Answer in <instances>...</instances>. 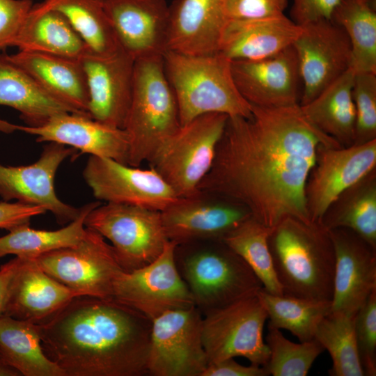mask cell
Instances as JSON below:
<instances>
[{
  "label": "cell",
  "mask_w": 376,
  "mask_h": 376,
  "mask_svg": "<svg viewBox=\"0 0 376 376\" xmlns=\"http://www.w3.org/2000/svg\"><path fill=\"white\" fill-rule=\"evenodd\" d=\"M251 106L250 118L228 117L199 191L242 205L269 228L288 216L311 222L305 188L318 148L342 146L311 124L299 104Z\"/></svg>",
  "instance_id": "6da1fadb"
},
{
  "label": "cell",
  "mask_w": 376,
  "mask_h": 376,
  "mask_svg": "<svg viewBox=\"0 0 376 376\" xmlns=\"http://www.w3.org/2000/svg\"><path fill=\"white\" fill-rule=\"evenodd\" d=\"M151 324L113 298L80 295L38 326L45 353L65 376H142Z\"/></svg>",
  "instance_id": "7a4b0ae2"
},
{
  "label": "cell",
  "mask_w": 376,
  "mask_h": 376,
  "mask_svg": "<svg viewBox=\"0 0 376 376\" xmlns=\"http://www.w3.org/2000/svg\"><path fill=\"white\" fill-rule=\"evenodd\" d=\"M269 246L283 295L331 301L335 253L327 228L285 217L272 228Z\"/></svg>",
  "instance_id": "3957f363"
},
{
  "label": "cell",
  "mask_w": 376,
  "mask_h": 376,
  "mask_svg": "<svg viewBox=\"0 0 376 376\" xmlns=\"http://www.w3.org/2000/svg\"><path fill=\"white\" fill-rule=\"evenodd\" d=\"M162 59L181 125L212 113L251 117V106L234 82L231 61L219 52L191 55L167 50Z\"/></svg>",
  "instance_id": "277c9868"
},
{
  "label": "cell",
  "mask_w": 376,
  "mask_h": 376,
  "mask_svg": "<svg viewBox=\"0 0 376 376\" xmlns=\"http://www.w3.org/2000/svg\"><path fill=\"white\" fill-rule=\"evenodd\" d=\"M175 262L203 315L256 295L263 288L249 266L221 240L178 244Z\"/></svg>",
  "instance_id": "5b68a950"
},
{
  "label": "cell",
  "mask_w": 376,
  "mask_h": 376,
  "mask_svg": "<svg viewBox=\"0 0 376 376\" xmlns=\"http://www.w3.org/2000/svg\"><path fill=\"white\" fill-rule=\"evenodd\" d=\"M162 58L135 61L132 100L123 128L129 139L130 166L149 162L181 125Z\"/></svg>",
  "instance_id": "8992f818"
},
{
  "label": "cell",
  "mask_w": 376,
  "mask_h": 376,
  "mask_svg": "<svg viewBox=\"0 0 376 376\" xmlns=\"http://www.w3.org/2000/svg\"><path fill=\"white\" fill-rule=\"evenodd\" d=\"M228 118L207 113L180 125L149 162L178 197L201 192L199 185L212 166Z\"/></svg>",
  "instance_id": "52a82bcc"
},
{
  "label": "cell",
  "mask_w": 376,
  "mask_h": 376,
  "mask_svg": "<svg viewBox=\"0 0 376 376\" xmlns=\"http://www.w3.org/2000/svg\"><path fill=\"white\" fill-rule=\"evenodd\" d=\"M84 226L111 243L125 272L152 262L169 241L161 212L138 205L100 203L87 214Z\"/></svg>",
  "instance_id": "ba28073f"
},
{
  "label": "cell",
  "mask_w": 376,
  "mask_h": 376,
  "mask_svg": "<svg viewBox=\"0 0 376 376\" xmlns=\"http://www.w3.org/2000/svg\"><path fill=\"white\" fill-rule=\"evenodd\" d=\"M267 319L257 294L204 314L202 338L208 364L242 357L265 367L269 357L263 336Z\"/></svg>",
  "instance_id": "9c48e42d"
},
{
  "label": "cell",
  "mask_w": 376,
  "mask_h": 376,
  "mask_svg": "<svg viewBox=\"0 0 376 376\" xmlns=\"http://www.w3.org/2000/svg\"><path fill=\"white\" fill-rule=\"evenodd\" d=\"M86 228L85 235L77 244L33 259L52 278L82 295L112 298L113 283L125 271L106 239Z\"/></svg>",
  "instance_id": "30bf717a"
},
{
  "label": "cell",
  "mask_w": 376,
  "mask_h": 376,
  "mask_svg": "<svg viewBox=\"0 0 376 376\" xmlns=\"http://www.w3.org/2000/svg\"><path fill=\"white\" fill-rule=\"evenodd\" d=\"M203 315L196 306L165 312L152 320L148 375L202 376L208 362Z\"/></svg>",
  "instance_id": "8fae6325"
},
{
  "label": "cell",
  "mask_w": 376,
  "mask_h": 376,
  "mask_svg": "<svg viewBox=\"0 0 376 376\" xmlns=\"http://www.w3.org/2000/svg\"><path fill=\"white\" fill-rule=\"evenodd\" d=\"M176 246L169 241L160 255L148 265L121 272L113 283L112 298L151 321L166 311L195 306L175 265Z\"/></svg>",
  "instance_id": "7c38bea8"
},
{
  "label": "cell",
  "mask_w": 376,
  "mask_h": 376,
  "mask_svg": "<svg viewBox=\"0 0 376 376\" xmlns=\"http://www.w3.org/2000/svg\"><path fill=\"white\" fill-rule=\"evenodd\" d=\"M83 177L93 196L106 203L162 211L179 197L152 167L148 169L90 155Z\"/></svg>",
  "instance_id": "4fadbf2b"
},
{
  "label": "cell",
  "mask_w": 376,
  "mask_h": 376,
  "mask_svg": "<svg viewBox=\"0 0 376 376\" xmlns=\"http://www.w3.org/2000/svg\"><path fill=\"white\" fill-rule=\"evenodd\" d=\"M301 26L292 46L299 61L303 105L351 68L352 49L344 29L331 19Z\"/></svg>",
  "instance_id": "5bb4252c"
},
{
  "label": "cell",
  "mask_w": 376,
  "mask_h": 376,
  "mask_svg": "<svg viewBox=\"0 0 376 376\" xmlns=\"http://www.w3.org/2000/svg\"><path fill=\"white\" fill-rule=\"evenodd\" d=\"M374 169L376 139L349 147L319 145L305 188L311 221L320 223L340 194Z\"/></svg>",
  "instance_id": "9a60e30c"
},
{
  "label": "cell",
  "mask_w": 376,
  "mask_h": 376,
  "mask_svg": "<svg viewBox=\"0 0 376 376\" xmlns=\"http://www.w3.org/2000/svg\"><path fill=\"white\" fill-rule=\"evenodd\" d=\"M38 159L29 165L11 166L0 164V196L4 201H17L43 207L61 225L75 220L81 207L63 203L56 196L54 178L61 164L77 150L47 142Z\"/></svg>",
  "instance_id": "2e32d148"
},
{
  "label": "cell",
  "mask_w": 376,
  "mask_h": 376,
  "mask_svg": "<svg viewBox=\"0 0 376 376\" xmlns=\"http://www.w3.org/2000/svg\"><path fill=\"white\" fill-rule=\"evenodd\" d=\"M204 193L179 197L161 211L169 241L182 244L196 241L222 240L251 215L242 205L221 196Z\"/></svg>",
  "instance_id": "e0dca14e"
},
{
  "label": "cell",
  "mask_w": 376,
  "mask_h": 376,
  "mask_svg": "<svg viewBox=\"0 0 376 376\" xmlns=\"http://www.w3.org/2000/svg\"><path fill=\"white\" fill-rule=\"evenodd\" d=\"M14 130L36 136L37 142L58 143L79 150L81 153L127 164L129 139L125 130L86 115L59 113L37 127L13 125L0 120V131Z\"/></svg>",
  "instance_id": "ac0fdd59"
},
{
  "label": "cell",
  "mask_w": 376,
  "mask_h": 376,
  "mask_svg": "<svg viewBox=\"0 0 376 376\" xmlns=\"http://www.w3.org/2000/svg\"><path fill=\"white\" fill-rule=\"evenodd\" d=\"M231 72L237 90L251 105L271 108L299 104L301 79L292 45L264 58L231 61Z\"/></svg>",
  "instance_id": "d6986e66"
},
{
  "label": "cell",
  "mask_w": 376,
  "mask_h": 376,
  "mask_svg": "<svg viewBox=\"0 0 376 376\" xmlns=\"http://www.w3.org/2000/svg\"><path fill=\"white\" fill-rule=\"evenodd\" d=\"M80 61L88 86V115L123 129L132 100L135 60L120 47L107 56L88 52Z\"/></svg>",
  "instance_id": "ffe728a7"
},
{
  "label": "cell",
  "mask_w": 376,
  "mask_h": 376,
  "mask_svg": "<svg viewBox=\"0 0 376 376\" xmlns=\"http://www.w3.org/2000/svg\"><path fill=\"white\" fill-rule=\"evenodd\" d=\"M328 230L335 253L331 311L354 316L376 290V248L350 229Z\"/></svg>",
  "instance_id": "44dd1931"
},
{
  "label": "cell",
  "mask_w": 376,
  "mask_h": 376,
  "mask_svg": "<svg viewBox=\"0 0 376 376\" xmlns=\"http://www.w3.org/2000/svg\"><path fill=\"white\" fill-rule=\"evenodd\" d=\"M119 47L135 61L166 51L169 5L165 0H104Z\"/></svg>",
  "instance_id": "7402d4cb"
},
{
  "label": "cell",
  "mask_w": 376,
  "mask_h": 376,
  "mask_svg": "<svg viewBox=\"0 0 376 376\" xmlns=\"http://www.w3.org/2000/svg\"><path fill=\"white\" fill-rule=\"evenodd\" d=\"M227 21L224 0H174L169 5L166 51L217 53Z\"/></svg>",
  "instance_id": "603a6c76"
},
{
  "label": "cell",
  "mask_w": 376,
  "mask_h": 376,
  "mask_svg": "<svg viewBox=\"0 0 376 376\" xmlns=\"http://www.w3.org/2000/svg\"><path fill=\"white\" fill-rule=\"evenodd\" d=\"M80 295L47 274L34 259L21 258L4 315L40 324Z\"/></svg>",
  "instance_id": "cb8c5ba5"
},
{
  "label": "cell",
  "mask_w": 376,
  "mask_h": 376,
  "mask_svg": "<svg viewBox=\"0 0 376 376\" xmlns=\"http://www.w3.org/2000/svg\"><path fill=\"white\" fill-rule=\"evenodd\" d=\"M301 31V26L284 14L228 19L221 35L218 52L230 61L264 58L292 45Z\"/></svg>",
  "instance_id": "d4e9b609"
},
{
  "label": "cell",
  "mask_w": 376,
  "mask_h": 376,
  "mask_svg": "<svg viewBox=\"0 0 376 376\" xmlns=\"http://www.w3.org/2000/svg\"><path fill=\"white\" fill-rule=\"evenodd\" d=\"M45 90L77 113L88 116V92L80 59L19 50L7 55Z\"/></svg>",
  "instance_id": "484cf974"
},
{
  "label": "cell",
  "mask_w": 376,
  "mask_h": 376,
  "mask_svg": "<svg viewBox=\"0 0 376 376\" xmlns=\"http://www.w3.org/2000/svg\"><path fill=\"white\" fill-rule=\"evenodd\" d=\"M0 105L18 111L29 127L40 126L56 114L77 113L45 90L6 54H0Z\"/></svg>",
  "instance_id": "4316f807"
},
{
  "label": "cell",
  "mask_w": 376,
  "mask_h": 376,
  "mask_svg": "<svg viewBox=\"0 0 376 376\" xmlns=\"http://www.w3.org/2000/svg\"><path fill=\"white\" fill-rule=\"evenodd\" d=\"M355 72L350 68L308 103L299 105L306 119L337 141L353 145L356 112L352 97Z\"/></svg>",
  "instance_id": "83f0119b"
},
{
  "label": "cell",
  "mask_w": 376,
  "mask_h": 376,
  "mask_svg": "<svg viewBox=\"0 0 376 376\" xmlns=\"http://www.w3.org/2000/svg\"><path fill=\"white\" fill-rule=\"evenodd\" d=\"M10 47L75 59L88 48L66 17L55 10L31 9Z\"/></svg>",
  "instance_id": "f1b7e54d"
},
{
  "label": "cell",
  "mask_w": 376,
  "mask_h": 376,
  "mask_svg": "<svg viewBox=\"0 0 376 376\" xmlns=\"http://www.w3.org/2000/svg\"><path fill=\"white\" fill-rule=\"evenodd\" d=\"M0 357L24 376H65L45 353L38 324L0 317Z\"/></svg>",
  "instance_id": "f546056e"
},
{
  "label": "cell",
  "mask_w": 376,
  "mask_h": 376,
  "mask_svg": "<svg viewBox=\"0 0 376 376\" xmlns=\"http://www.w3.org/2000/svg\"><path fill=\"white\" fill-rule=\"evenodd\" d=\"M320 224L350 229L376 248V169L340 194Z\"/></svg>",
  "instance_id": "4dcf8cb0"
},
{
  "label": "cell",
  "mask_w": 376,
  "mask_h": 376,
  "mask_svg": "<svg viewBox=\"0 0 376 376\" xmlns=\"http://www.w3.org/2000/svg\"><path fill=\"white\" fill-rule=\"evenodd\" d=\"M32 9L61 13L93 54L107 56L120 48L105 10L104 0H43L33 3Z\"/></svg>",
  "instance_id": "1f68e13d"
},
{
  "label": "cell",
  "mask_w": 376,
  "mask_h": 376,
  "mask_svg": "<svg viewBox=\"0 0 376 376\" xmlns=\"http://www.w3.org/2000/svg\"><path fill=\"white\" fill-rule=\"evenodd\" d=\"M100 204V202L94 201L84 205L75 220L58 230L34 229L29 227V224L9 230L7 235L0 237V258L13 254L21 258H36L45 253L77 244L86 233V217Z\"/></svg>",
  "instance_id": "d6a6232c"
},
{
  "label": "cell",
  "mask_w": 376,
  "mask_h": 376,
  "mask_svg": "<svg viewBox=\"0 0 376 376\" xmlns=\"http://www.w3.org/2000/svg\"><path fill=\"white\" fill-rule=\"evenodd\" d=\"M331 20L345 31L355 73H376V12L368 0H340Z\"/></svg>",
  "instance_id": "836d02e7"
},
{
  "label": "cell",
  "mask_w": 376,
  "mask_h": 376,
  "mask_svg": "<svg viewBox=\"0 0 376 376\" xmlns=\"http://www.w3.org/2000/svg\"><path fill=\"white\" fill-rule=\"evenodd\" d=\"M257 296L267 312L269 324L290 331L300 342L314 338L319 323L331 310V301L274 295L263 288Z\"/></svg>",
  "instance_id": "e575fe53"
},
{
  "label": "cell",
  "mask_w": 376,
  "mask_h": 376,
  "mask_svg": "<svg viewBox=\"0 0 376 376\" xmlns=\"http://www.w3.org/2000/svg\"><path fill=\"white\" fill-rule=\"evenodd\" d=\"M269 228L251 216L221 240L252 269L268 292L283 295L269 246Z\"/></svg>",
  "instance_id": "d590c367"
},
{
  "label": "cell",
  "mask_w": 376,
  "mask_h": 376,
  "mask_svg": "<svg viewBox=\"0 0 376 376\" xmlns=\"http://www.w3.org/2000/svg\"><path fill=\"white\" fill-rule=\"evenodd\" d=\"M354 315L330 312L319 323L314 338L329 353L331 376H364L354 330Z\"/></svg>",
  "instance_id": "8d00e7d4"
},
{
  "label": "cell",
  "mask_w": 376,
  "mask_h": 376,
  "mask_svg": "<svg viewBox=\"0 0 376 376\" xmlns=\"http://www.w3.org/2000/svg\"><path fill=\"white\" fill-rule=\"evenodd\" d=\"M266 341L269 357L265 368L273 376H306L315 360L324 350L315 338L293 343L279 329L269 324Z\"/></svg>",
  "instance_id": "74e56055"
},
{
  "label": "cell",
  "mask_w": 376,
  "mask_h": 376,
  "mask_svg": "<svg viewBox=\"0 0 376 376\" xmlns=\"http://www.w3.org/2000/svg\"><path fill=\"white\" fill-rule=\"evenodd\" d=\"M352 97L356 112L353 145L376 139V73H355Z\"/></svg>",
  "instance_id": "f35d334b"
},
{
  "label": "cell",
  "mask_w": 376,
  "mask_h": 376,
  "mask_svg": "<svg viewBox=\"0 0 376 376\" xmlns=\"http://www.w3.org/2000/svg\"><path fill=\"white\" fill-rule=\"evenodd\" d=\"M354 330L365 375H376V290L354 318Z\"/></svg>",
  "instance_id": "ab89813d"
},
{
  "label": "cell",
  "mask_w": 376,
  "mask_h": 376,
  "mask_svg": "<svg viewBox=\"0 0 376 376\" xmlns=\"http://www.w3.org/2000/svg\"><path fill=\"white\" fill-rule=\"evenodd\" d=\"M288 0H224L228 19H257L284 14Z\"/></svg>",
  "instance_id": "60d3db41"
},
{
  "label": "cell",
  "mask_w": 376,
  "mask_h": 376,
  "mask_svg": "<svg viewBox=\"0 0 376 376\" xmlns=\"http://www.w3.org/2000/svg\"><path fill=\"white\" fill-rule=\"evenodd\" d=\"M33 5L32 0H0V49L10 47Z\"/></svg>",
  "instance_id": "b9f144b4"
},
{
  "label": "cell",
  "mask_w": 376,
  "mask_h": 376,
  "mask_svg": "<svg viewBox=\"0 0 376 376\" xmlns=\"http://www.w3.org/2000/svg\"><path fill=\"white\" fill-rule=\"evenodd\" d=\"M340 0H292L291 19L299 26L331 19Z\"/></svg>",
  "instance_id": "7bdbcfd3"
},
{
  "label": "cell",
  "mask_w": 376,
  "mask_h": 376,
  "mask_svg": "<svg viewBox=\"0 0 376 376\" xmlns=\"http://www.w3.org/2000/svg\"><path fill=\"white\" fill-rule=\"evenodd\" d=\"M46 212V210L40 205L19 201L0 202V228L9 230L17 226L30 224L31 218Z\"/></svg>",
  "instance_id": "ee69618b"
},
{
  "label": "cell",
  "mask_w": 376,
  "mask_h": 376,
  "mask_svg": "<svg viewBox=\"0 0 376 376\" xmlns=\"http://www.w3.org/2000/svg\"><path fill=\"white\" fill-rule=\"evenodd\" d=\"M266 368L253 364L243 366L228 358L215 363H209L202 376H267Z\"/></svg>",
  "instance_id": "f6af8a7d"
},
{
  "label": "cell",
  "mask_w": 376,
  "mask_h": 376,
  "mask_svg": "<svg viewBox=\"0 0 376 376\" xmlns=\"http://www.w3.org/2000/svg\"><path fill=\"white\" fill-rule=\"evenodd\" d=\"M21 263L16 256L0 266V317L4 315L12 279Z\"/></svg>",
  "instance_id": "bcb514c9"
},
{
  "label": "cell",
  "mask_w": 376,
  "mask_h": 376,
  "mask_svg": "<svg viewBox=\"0 0 376 376\" xmlns=\"http://www.w3.org/2000/svg\"><path fill=\"white\" fill-rule=\"evenodd\" d=\"M0 376H21V375L0 357Z\"/></svg>",
  "instance_id": "7dc6e473"
},
{
  "label": "cell",
  "mask_w": 376,
  "mask_h": 376,
  "mask_svg": "<svg viewBox=\"0 0 376 376\" xmlns=\"http://www.w3.org/2000/svg\"><path fill=\"white\" fill-rule=\"evenodd\" d=\"M368 1H370L372 3H373V2L375 3V0H368Z\"/></svg>",
  "instance_id": "c3c4849f"
}]
</instances>
